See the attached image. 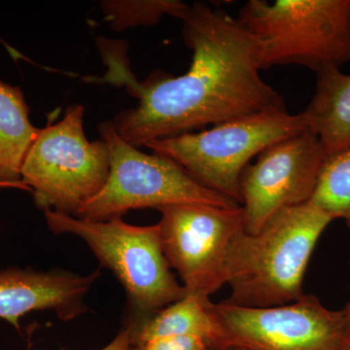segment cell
I'll use <instances>...</instances> for the list:
<instances>
[{
  "instance_id": "cell-1",
  "label": "cell",
  "mask_w": 350,
  "mask_h": 350,
  "mask_svg": "<svg viewBox=\"0 0 350 350\" xmlns=\"http://www.w3.org/2000/svg\"><path fill=\"white\" fill-rule=\"evenodd\" d=\"M182 36L192 50L187 72L154 73L137 81L124 44L100 38L108 70L94 81L125 87L137 107L115 117L120 137L135 147L232 120L286 111L282 94L262 80L261 44L223 9L204 2L182 16Z\"/></svg>"
},
{
  "instance_id": "cell-2",
  "label": "cell",
  "mask_w": 350,
  "mask_h": 350,
  "mask_svg": "<svg viewBox=\"0 0 350 350\" xmlns=\"http://www.w3.org/2000/svg\"><path fill=\"white\" fill-rule=\"evenodd\" d=\"M333 221L310 202L273 216L255 234H239L230 251L229 305L266 308L303 298L308 262L322 232Z\"/></svg>"
},
{
  "instance_id": "cell-3",
  "label": "cell",
  "mask_w": 350,
  "mask_h": 350,
  "mask_svg": "<svg viewBox=\"0 0 350 350\" xmlns=\"http://www.w3.org/2000/svg\"><path fill=\"white\" fill-rule=\"evenodd\" d=\"M53 234L79 237L103 268L114 273L128 296L137 326L187 295L163 254L159 225L133 226L122 217L94 221L55 211H44Z\"/></svg>"
},
{
  "instance_id": "cell-4",
  "label": "cell",
  "mask_w": 350,
  "mask_h": 350,
  "mask_svg": "<svg viewBox=\"0 0 350 350\" xmlns=\"http://www.w3.org/2000/svg\"><path fill=\"white\" fill-rule=\"evenodd\" d=\"M237 19L261 44L262 69L319 75L350 62V0H250Z\"/></svg>"
},
{
  "instance_id": "cell-5",
  "label": "cell",
  "mask_w": 350,
  "mask_h": 350,
  "mask_svg": "<svg viewBox=\"0 0 350 350\" xmlns=\"http://www.w3.org/2000/svg\"><path fill=\"white\" fill-rule=\"evenodd\" d=\"M306 130L301 114L262 113L211 126L199 133L152 140L147 148L172 159L200 185L241 206L239 178L269 146Z\"/></svg>"
},
{
  "instance_id": "cell-6",
  "label": "cell",
  "mask_w": 350,
  "mask_h": 350,
  "mask_svg": "<svg viewBox=\"0 0 350 350\" xmlns=\"http://www.w3.org/2000/svg\"><path fill=\"white\" fill-rule=\"evenodd\" d=\"M85 108L68 107L63 120L40 129L25 157L21 177L38 208L75 215L107 183L109 149L105 140H88Z\"/></svg>"
},
{
  "instance_id": "cell-7",
  "label": "cell",
  "mask_w": 350,
  "mask_h": 350,
  "mask_svg": "<svg viewBox=\"0 0 350 350\" xmlns=\"http://www.w3.org/2000/svg\"><path fill=\"white\" fill-rule=\"evenodd\" d=\"M100 133L109 149V175L103 188L78 209L75 217L107 221L131 209L177 204L241 206L200 185L172 159L138 150L120 137L111 122L101 124Z\"/></svg>"
},
{
  "instance_id": "cell-8",
  "label": "cell",
  "mask_w": 350,
  "mask_h": 350,
  "mask_svg": "<svg viewBox=\"0 0 350 350\" xmlns=\"http://www.w3.org/2000/svg\"><path fill=\"white\" fill-rule=\"evenodd\" d=\"M161 243L170 269L187 293L211 298L227 284V267L234 241L245 232L241 206L177 204L160 207Z\"/></svg>"
},
{
  "instance_id": "cell-9",
  "label": "cell",
  "mask_w": 350,
  "mask_h": 350,
  "mask_svg": "<svg viewBox=\"0 0 350 350\" xmlns=\"http://www.w3.org/2000/svg\"><path fill=\"white\" fill-rule=\"evenodd\" d=\"M222 328L223 347L245 350H345L349 333L340 310H329L312 294L289 305L250 308L211 304Z\"/></svg>"
},
{
  "instance_id": "cell-10",
  "label": "cell",
  "mask_w": 350,
  "mask_h": 350,
  "mask_svg": "<svg viewBox=\"0 0 350 350\" xmlns=\"http://www.w3.org/2000/svg\"><path fill=\"white\" fill-rule=\"evenodd\" d=\"M326 157L308 130L262 150L239 178L245 232L257 234L280 211L310 202Z\"/></svg>"
},
{
  "instance_id": "cell-11",
  "label": "cell",
  "mask_w": 350,
  "mask_h": 350,
  "mask_svg": "<svg viewBox=\"0 0 350 350\" xmlns=\"http://www.w3.org/2000/svg\"><path fill=\"white\" fill-rule=\"evenodd\" d=\"M62 269L8 268L0 271V319L20 331V319L31 312L53 310L68 321L86 312L85 296L100 276Z\"/></svg>"
},
{
  "instance_id": "cell-12",
  "label": "cell",
  "mask_w": 350,
  "mask_h": 350,
  "mask_svg": "<svg viewBox=\"0 0 350 350\" xmlns=\"http://www.w3.org/2000/svg\"><path fill=\"white\" fill-rule=\"evenodd\" d=\"M301 114L327 155L350 148V75L340 69L319 73L314 94Z\"/></svg>"
},
{
  "instance_id": "cell-13",
  "label": "cell",
  "mask_w": 350,
  "mask_h": 350,
  "mask_svg": "<svg viewBox=\"0 0 350 350\" xmlns=\"http://www.w3.org/2000/svg\"><path fill=\"white\" fill-rule=\"evenodd\" d=\"M211 298L187 293L137 326L128 327L131 345L140 347L155 338L187 336L199 338L211 349L223 347L222 328L211 310Z\"/></svg>"
},
{
  "instance_id": "cell-14",
  "label": "cell",
  "mask_w": 350,
  "mask_h": 350,
  "mask_svg": "<svg viewBox=\"0 0 350 350\" xmlns=\"http://www.w3.org/2000/svg\"><path fill=\"white\" fill-rule=\"evenodd\" d=\"M29 115L22 90L0 80V182L31 192L21 172L40 129L32 125Z\"/></svg>"
},
{
  "instance_id": "cell-15",
  "label": "cell",
  "mask_w": 350,
  "mask_h": 350,
  "mask_svg": "<svg viewBox=\"0 0 350 350\" xmlns=\"http://www.w3.org/2000/svg\"><path fill=\"white\" fill-rule=\"evenodd\" d=\"M310 204L350 228V148L327 155Z\"/></svg>"
},
{
  "instance_id": "cell-16",
  "label": "cell",
  "mask_w": 350,
  "mask_h": 350,
  "mask_svg": "<svg viewBox=\"0 0 350 350\" xmlns=\"http://www.w3.org/2000/svg\"><path fill=\"white\" fill-rule=\"evenodd\" d=\"M100 6L111 29L117 31L156 25L163 16L181 19L189 7L178 0H107Z\"/></svg>"
},
{
  "instance_id": "cell-17",
  "label": "cell",
  "mask_w": 350,
  "mask_h": 350,
  "mask_svg": "<svg viewBox=\"0 0 350 350\" xmlns=\"http://www.w3.org/2000/svg\"><path fill=\"white\" fill-rule=\"evenodd\" d=\"M209 345L199 338L174 336L155 338L133 350H211Z\"/></svg>"
},
{
  "instance_id": "cell-18",
  "label": "cell",
  "mask_w": 350,
  "mask_h": 350,
  "mask_svg": "<svg viewBox=\"0 0 350 350\" xmlns=\"http://www.w3.org/2000/svg\"><path fill=\"white\" fill-rule=\"evenodd\" d=\"M100 350H133L130 329L126 327L109 345Z\"/></svg>"
},
{
  "instance_id": "cell-19",
  "label": "cell",
  "mask_w": 350,
  "mask_h": 350,
  "mask_svg": "<svg viewBox=\"0 0 350 350\" xmlns=\"http://www.w3.org/2000/svg\"><path fill=\"white\" fill-rule=\"evenodd\" d=\"M340 312H342V317H344L345 328H347V333L350 335V301Z\"/></svg>"
},
{
  "instance_id": "cell-20",
  "label": "cell",
  "mask_w": 350,
  "mask_h": 350,
  "mask_svg": "<svg viewBox=\"0 0 350 350\" xmlns=\"http://www.w3.org/2000/svg\"><path fill=\"white\" fill-rule=\"evenodd\" d=\"M211 350H245L243 347H236V345H226V347H219V349H211Z\"/></svg>"
},
{
  "instance_id": "cell-21",
  "label": "cell",
  "mask_w": 350,
  "mask_h": 350,
  "mask_svg": "<svg viewBox=\"0 0 350 350\" xmlns=\"http://www.w3.org/2000/svg\"><path fill=\"white\" fill-rule=\"evenodd\" d=\"M345 350H350V335L347 336L345 340Z\"/></svg>"
},
{
  "instance_id": "cell-22",
  "label": "cell",
  "mask_w": 350,
  "mask_h": 350,
  "mask_svg": "<svg viewBox=\"0 0 350 350\" xmlns=\"http://www.w3.org/2000/svg\"><path fill=\"white\" fill-rule=\"evenodd\" d=\"M3 188H16V187L14 185H11V184L1 183V182H0V189H3Z\"/></svg>"
}]
</instances>
